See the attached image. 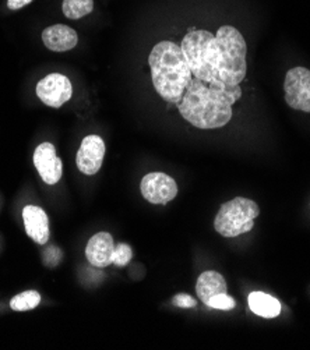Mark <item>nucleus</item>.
I'll return each mask as SVG.
<instances>
[{"label":"nucleus","mask_w":310,"mask_h":350,"mask_svg":"<svg viewBox=\"0 0 310 350\" xmlns=\"http://www.w3.org/2000/svg\"><path fill=\"white\" fill-rule=\"evenodd\" d=\"M259 214L260 208L253 200L236 197L221 205L214 228L224 237H237L253 229Z\"/></svg>","instance_id":"39448f33"},{"label":"nucleus","mask_w":310,"mask_h":350,"mask_svg":"<svg viewBox=\"0 0 310 350\" xmlns=\"http://www.w3.org/2000/svg\"><path fill=\"white\" fill-rule=\"evenodd\" d=\"M140 190L143 197L151 204H166L178 196V185L170 176L161 172L146 174Z\"/></svg>","instance_id":"0eeeda50"},{"label":"nucleus","mask_w":310,"mask_h":350,"mask_svg":"<svg viewBox=\"0 0 310 350\" xmlns=\"http://www.w3.org/2000/svg\"><path fill=\"white\" fill-rule=\"evenodd\" d=\"M62 261V252L60 249L52 246V247H48L44 253V264L48 267V268H55L56 265H59V262Z\"/></svg>","instance_id":"aec40b11"},{"label":"nucleus","mask_w":310,"mask_h":350,"mask_svg":"<svg viewBox=\"0 0 310 350\" xmlns=\"http://www.w3.org/2000/svg\"><path fill=\"white\" fill-rule=\"evenodd\" d=\"M41 303V295L36 291H27L14 296L10 301V307L14 311H28L36 308Z\"/></svg>","instance_id":"f3484780"},{"label":"nucleus","mask_w":310,"mask_h":350,"mask_svg":"<svg viewBox=\"0 0 310 350\" xmlns=\"http://www.w3.org/2000/svg\"><path fill=\"white\" fill-rule=\"evenodd\" d=\"M172 304L177 307H181V308H192V307H196L197 301L190 295L181 293V295L174 296V299H172Z\"/></svg>","instance_id":"412c9836"},{"label":"nucleus","mask_w":310,"mask_h":350,"mask_svg":"<svg viewBox=\"0 0 310 350\" xmlns=\"http://www.w3.org/2000/svg\"><path fill=\"white\" fill-rule=\"evenodd\" d=\"M285 102L292 109L310 113V70L294 67L284 81Z\"/></svg>","instance_id":"423d86ee"},{"label":"nucleus","mask_w":310,"mask_h":350,"mask_svg":"<svg viewBox=\"0 0 310 350\" xmlns=\"http://www.w3.org/2000/svg\"><path fill=\"white\" fill-rule=\"evenodd\" d=\"M181 48L193 77L207 84L224 85L218 80V45L216 35L205 29L192 31L183 38Z\"/></svg>","instance_id":"20e7f679"},{"label":"nucleus","mask_w":310,"mask_h":350,"mask_svg":"<svg viewBox=\"0 0 310 350\" xmlns=\"http://www.w3.org/2000/svg\"><path fill=\"white\" fill-rule=\"evenodd\" d=\"M34 165H36L41 179L47 185H56L63 173V165L56 155L55 146L51 143H42L34 152Z\"/></svg>","instance_id":"9d476101"},{"label":"nucleus","mask_w":310,"mask_h":350,"mask_svg":"<svg viewBox=\"0 0 310 350\" xmlns=\"http://www.w3.org/2000/svg\"><path fill=\"white\" fill-rule=\"evenodd\" d=\"M23 221L27 234L38 244H47L49 240V221L42 208L27 205L23 209Z\"/></svg>","instance_id":"f8f14e48"},{"label":"nucleus","mask_w":310,"mask_h":350,"mask_svg":"<svg viewBox=\"0 0 310 350\" xmlns=\"http://www.w3.org/2000/svg\"><path fill=\"white\" fill-rule=\"evenodd\" d=\"M42 41L49 51L66 52L77 46L79 35L70 27L63 24H55L44 29Z\"/></svg>","instance_id":"ddd939ff"},{"label":"nucleus","mask_w":310,"mask_h":350,"mask_svg":"<svg viewBox=\"0 0 310 350\" xmlns=\"http://www.w3.org/2000/svg\"><path fill=\"white\" fill-rule=\"evenodd\" d=\"M62 9L67 18L79 20L92 12L94 0H63Z\"/></svg>","instance_id":"dca6fc26"},{"label":"nucleus","mask_w":310,"mask_h":350,"mask_svg":"<svg viewBox=\"0 0 310 350\" xmlns=\"http://www.w3.org/2000/svg\"><path fill=\"white\" fill-rule=\"evenodd\" d=\"M31 2L32 0H8V6L10 10H18Z\"/></svg>","instance_id":"4be33fe9"},{"label":"nucleus","mask_w":310,"mask_h":350,"mask_svg":"<svg viewBox=\"0 0 310 350\" xmlns=\"http://www.w3.org/2000/svg\"><path fill=\"white\" fill-rule=\"evenodd\" d=\"M72 83L66 76L52 73L37 84L38 98L51 108H60L72 98Z\"/></svg>","instance_id":"6e6552de"},{"label":"nucleus","mask_w":310,"mask_h":350,"mask_svg":"<svg viewBox=\"0 0 310 350\" xmlns=\"http://www.w3.org/2000/svg\"><path fill=\"white\" fill-rule=\"evenodd\" d=\"M218 45V80L225 87H236L246 77L248 46L244 35L232 25H222L216 33Z\"/></svg>","instance_id":"7ed1b4c3"},{"label":"nucleus","mask_w":310,"mask_h":350,"mask_svg":"<svg viewBox=\"0 0 310 350\" xmlns=\"http://www.w3.org/2000/svg\"><path fill=\"white\" fill-rule=\"evenodd\" d=\"M249 307L259 317L275 319L281 312V303L264 292H252L249 295Z\"/></svg>","instance_id":"2eb2a0df"},{"label":"nucleus","mask_w":310,"mask_h":350,"mask_svg":"<svg viewBox=\"0 0 310 350\" xmlns=\"http://www.w3.org/2000/svg\"><path fill=\"white\" fill-rule=\"evenodd\" d=\"M227 281L225 278L217 272V271H205L203 272L196 284V292L197 296L203 303H209V300L213 296H217L220 293H227Z\"/></svg>","instance_id":"4468645a"},{"label":"nucleus","mask_w":310,"mask_h":350,"mask_svg":"<svg viewBox=\"0 0 310 350\" xmlns=\"http://www.w3.org/2000/svg\"><path fill=\"white\" fill-rule=\"evenodd\" d=\"M148 64L155 91L166 102L178 105L193 79L181 45L170 41L157 44L148 56Z\"/></svg>","instance_id":"f03ea898"},{"label":"nucleus","mask_w":310,"mask_h":350,"mask_svg":"<svg viewBox=\"0 0 310 350\" xmlns=\"http://www.w3.org/2000/svg\"><path fill=\"white\" fill-rule=\"evenodd\" d=\"M133 257V252L131 249L127 246V244H118L115 246L114 250V256H112V264H115L116 267H125L130 262Z\"/></svg>","instance_id":"a211bd4d"},{"label":"nucleus","mask_w":310,"mask_h":350,"mask_svg":"<svg viewBox=\"0 0 310 350\" xmlns=\"http://www.w3.org/2000/svg\"><path fill=\"white\" fill-rule=\"evenodd\" d=\"M114 250V237L107 232H99L88 240L86 247V257L91 265L96 268H105L112 264Z\"/></svg>","instance_id":"9b49d317"},{"label":"nucleus","mask_w":310,"mask_h":350,"mask_svg":"<svg viewBox=\"0 0 310 350\" xmlns=\"http://www.w3.org/2000/svg\"><path fill=\"white\" fill-rule=\"evenodd\" d=\"M242 95L239 85L207 84L193 77L185 90L178 109L183 119L197 129H220L232 119V105Z\"/></svg>","instance_id":"f257e3e1"},{"label":"nucleus","mask_w":310,"mask_h":350,"mask_svg":"<svg viewBox=\"0 0 310 350\" xmlns=\"http://www.w3.org/2000/svg\"><path fill=\"white\" fill-rule=\"evenodd\" d=\"M103 157H105V143L99 135H87L77 151L76 163L81 173L95 174L102 166Z\"/></svg>","instance_id":"1a4fd4ad"},{"label":"nucleus","mask_w":310,"mask_h":350,"mask_svg":"<svg viewBox=\"0 0 310 350\" xmlns=\"http://www.w3.org/2000/svg\"><path fill=\"white\" fill-rule=\"evenodd\" d=\"M207 306L211 307V308H216V310H232L236 307V301L233 300V297L228 296L227 293H220L217 296H213L209 303H207Z\"/></svg>","instance_id":"6ab92c4d"}]
</instances>
